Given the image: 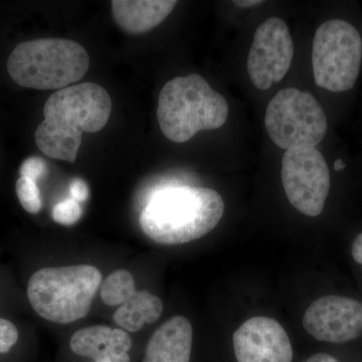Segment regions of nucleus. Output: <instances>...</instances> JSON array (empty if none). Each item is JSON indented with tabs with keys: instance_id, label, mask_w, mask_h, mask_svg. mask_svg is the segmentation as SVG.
I'll return each instance as SVG.
<instances>
[{
	"instance_id": "nucleus-1",
	"label": "nucleus",
	"mask_w": 362,
	"mask_h": 362,
	"mask_svg": "<svg viewBox=\"0 0 362 362\" xmlns=\"http://www.w3.org/2000/svg\"><path fill=\"white\" fill-rule=\"evenodd\" d=\"M110 95L95 83H82L52 94L45 104V120L35 131V143L45 156L76 161L84 132L103 129L110 119Z\"/></svg>"
},
{
	"instance_id": "nucleus-2",
	"label": "nucleus",
	"mask_w": 362,
	"mask_h": 362,
	"mask_svg": "<svg viewBox=\"0 0 362 362\" xmlns=\"http://www.w3.org/2000/svg\"><path fill=\"white\" fill-rule=\"evenodd\" d=\"M225 202L206 187H168L152 194L140 216L149 239L161 245H181L206 235L220 223Z\"/></svg>"
},
{
	"instance_id": "nucleus-3",
	"label": "nucleus",
	"mask_w": 362,
	"mask_h": 362,
	"mask_svg": "<svg viewBox=\"0 0 362 362\" xmlns=\"http://www.w3.org/2000/svg\"><path fill=\"white\" fill-rule=\"evenodd\" d=\"M228 116L225 98L197 74L173 78L159 93L157 119L170 141L187 142L199 131L218 129Z\"/></svg>"
},
{
	"instance_id": "nucleus-4",
	"label": "nucleus",
	"mask_w": 362,
	"mask_h": 362,
	"mask_svg": "<svg viewBox=\"0 0 362 362\" xmlns=\"http://www.w3.org/2000/svg\"><path fill=\"white\" fill-rule=\"evenodd\" d=\"M89 66L85 47L65 39L21 42L7 59V71L16 84L42 90L73 86L84 77Z\"/></svg>"
},
{
	"instance_id": "nucleus-5",
	"label": "nucleus",
	"mask_w": 362,
	"mask_h": 362,
	"mask_svg": "<svg viewBox=\"0 0 362 362\" xmlns=\"http://www.w3.org/2000/svg\"><path fill=\"white\" fill-rule=\"evenodd\" d=\"M101 284V272L94 266L40 269L28 281V297L42 318L69 324L87 316Z\"/></svg>"
},
{
	"instance_id": "nucleus-6",
	"label": "nucleus",
	"mask_w": 362,
	"mask_h": 362,
	"mask_svg": "<svg viewBox=\"0 0 362 362\" xmlns=\"http://www.w3.org/2000/svg\"><path fill=\"white\" fill-rule=\"evenodd\" d=\"M361 61V37L351 23L330 20L317 28L312 51L317 86L335 93L351 90Z\"/></svg>"
},
{
	"instance_id": "nucleus-7",
	"label": "nucleus",
	"mask_w": 362,
	"mask_h": 362,
	"mask_svg": "<svg viewBox=\"0 0 362 362\" xmlns=\"http://www.w3.org/2000/svg\"><path fill=\"white\" fill-rule=\"evenodd\" d=\"M265 126L272 141L280 148H311L325 137L327 117L310 93L287 88L267 107Z\"/></svg>"
},
{
	"instance_id": "nucleus-8",
	"label": "nucleus",
	"mask_w": 362,
	"mask_h": 362,
	"mask_svg": "<svg viewBox=\"0 0 362 362\" xmlns=\"http://www.w3.org/2000/svg\"><path fill=\"white\" fill-rule=\"evenodd\" d=\"M281 176L288 201L295 209L313 218L322 213L330 173L320 151L314 147L286 150Z\"/></svg>"
},
{
	"instance_id": "nucleus-9",
	"label": "nucleus",
	"mask_w": 362,
	"mask_h": 362,
	"mask_svg": "<svg viewBox=\"0 0 362 362\" xmlns=\"http://www.w3.org/2000/svg\"><path fill=\"white\" fill-rule=\"evenodd\" d=\"M294 57V42L284 21L271 18L258 26L249 57L247 73L259 90L270 89L283 80Z\"/></svg>"
},
{
	"instance_id": "nucleus-10",
	"label": "nucleus",
	"mask_w": 362,
	"mask_h": 362,
	"mask_svg": "<svg viewBox=\"0 0 362 362\" xmlns=\"http://www.w3.org/2000/svg\"><path fill=\"white\" fill-rule=\"evenodd\" d=\"M303 326L320 341H350L362 335V304L332 295L319 298L305 312Z\"/></svg>"
},
{
	"instance_id": "nucleus-11",
	"label": "nucleus",
	"mask_w": 362,
	"mask_h": 362,
	"mask_svg": "<svg viewBox=\"0 0 362 362\" xmlns=\"http://www.w3.org/2000/svg\"><path fill=\"white\" fill-rule=\"evenodd\" d=\"M233 350L238 362H292L289 337L277 320L254 317L233 333Z\"/></svg>"
},
{
	"instance_id": "nucleus-12",
	"label": "nucleus",
	"mask_w": 362,
	"mask_h": 362,
	"mask_svg": "<svg viewBox=\"0 0 362 362\" xmlns=\"http://www.w3.org/2000/svg\"><path fill=\"white\" fill-rule=\"evenodd\" d=\"M70 347L74 354L95 362H130L132 339L124 330L98 325L74 333Z\"/></svg>"
},
{
	"instance_id": "nucleus-13",
	"label": "nucleus",
	"mask_w": 362,
	"mask_h": 362,
	"mask_svg": "<svg viewBox=\"0 0 362 362\" xmlns=\"http://www.w3.org/2000/svg\"><path fill=\"white\" fill-rule=\"evenodd\" d=\"M192 324L183 316H175L162 324L147 344L143 362H190Z\"/></svg>"
},
{
	"instance_id": "nucleus-14",
	"label": "nucleus",
	"mask_w": 362,
	"mask_h": 362,
	"mask_svg": "<svg viewBox=\"0 0 362 362\" xmlns=\"http://www.w3.org/2000/svg\"><path fill=\"white\" fill-rule=\"evenodd\" d=\"M112 14L117 25L130 35L147 33L160 25L175 9V0H113Z\"/></svg>"
},
{
	"instance_id": "nucleus-15",
	"label": "nucleus",
	"mask_w": 362,
	"mask_h": 362,
	"mask_svg": "<svg viewBox=\"0 0 362 362\" xmlns=\"http://www.w3.org/2000/svg\"><path fill=\"white\" fill-rule=\"evenodd\" d=\"M163 311L161 300L151 293L136 291L132 297L121 305L114 313L116 324L130 332H137L145 324L156 322Z\"/></svg>"
},
{
	"instance_id": "nucleus-16",
	"label": "nucleus",
	"mask_w": 362,
	"mask_h": 362,
	"mask_svg": "<svg viewBox=\"0 0 362 362\" xmlns=\"http://www.w3.org/2000/svg\"><path fill=\"white\" fill-rule=\"evenodd\" d=\"M136 292L134 279L129 272L118 270L108 276L101 286V299L108 306H119Z\"/></svg>"
},
{
	"instance_id": "nucleus-17",
	"label": "nucleus",
	"mask_w": 362,
	"mask_h": 362,
	"mask_svg": "<svg viewBox=\"0 0 362 362\" xmlns=\"http://www.w3.org/2000/svg\"><path fill=\"white\" fill-rule=\"evenodd\" d=\"M16 190L21 206L28 213H40L42 206V197L35 181L21 176L16 181Z\"/></svg>"
},
{
	"instance_id": "nucleus-18",
	"label": "nucleus",
	"mask_w": 362,
	"mask_h": 362,
	"mask_svg": "<svg viewBox=\"0 0 362 362\" xmlns=\"http://www.w3.org/2000/svg\"><path fill=\"white\" fill-rule=\"evenodd\" d=\"M83 209L75 199L59 202L52 209V218L62 226H73L82 218Z\"/></svg>"
},
{
	"instance_id": "nucleus-19",
	"label": "nucleus",
	"mask_w": 362,
	"mask_h": 362,
	"mask_svg": "<svg viewBox=\"0 0 362 362\" xmlns=\"http://www.w3.org/2000/svg\"><path fill=\"white\" fill-rule=\"evenodd\" d=\"M18 339L16 325L6 319L0 318V354H6L13 349Z\"/></svg>"
},
{
	"instance_id": "nucleus-20",
	"label": "nucleus",
	"mask_w": 362,
	"mask_h": 362,
	"mask_svg": "<svg viewBox=\"0 0 362 362\" xmlns=\"http://www.w3.org/2000/svg\"><path fill=\"white\" fill-rule=\"evenodd\" d=\"M47 166L44 159L40 157H30L25 159L21 166V176L30 178L37 182L40 178L47 175Z\"/></svg>"
},
{
	"instance_id": "nucleus-21",
	"label": "nucleus",
	"mask_w": 362,
	"mask_h": 362,
	"mask_svg": "<svg viewBox=\"0 0 362 362\" xmlns=\"http://www.w3.org/2000/svg\"><path fill=\"white\" fill-rule=\"evenodd\" d=\"M71 199L76 202H86L89 197V187L84 180L76 178L71 183Z\"/></svg>"
},
{
	"instance_id": "nucleus-22",
	"label": "nucleus",
	"mask_w": 362,
	"mask_h": 362,
	"mask_svg": "<svg viewBox=\"0 0 362 362\" xmlns=\"http://www.w3.org/2000/svg\"><path fill=\"white\" fill-rule=\"evenodd\" d=\"M352 257L357 263L362 265V233L357 235L354 240V246H352Z\"/></svg>"
},
{
	"instance_id": "nucleus-23",
	"label": "nucleus",
	"mask_w": 362,
	"mask_h": 362,
	"mask_svg": "<svg viewBox=\"0 0 362 362\" xmlns=\"http://www.w3.org/2000/svg\"><path fill=\"white\" fill-rule=\"evenodd\" d=\"M305 362H338L334 357L327 354H317L309 357Z\"/></svg>"
},
{
	"instance_id": "nucleus-24",
	"label": "nucleus",
	"mask_w": 362,
	"mask_h": 362,
	"mask_svg": "<svg viewBox=\"0 0 362 362\" xmlns=\"http://www.w3.org/2000/svg\"><path fill=\"white\" fill-rule=\"evenodd\" d=\"M235 6L242 7V8H247V7H252L259 6V4H264V1H259V0H235L233 2Z\"/></svg>"
},
{
	"instance_id": "nucleus-25",
	"label": "nucleus",
	"mask_w": 362,
	"mask_h": 362,
	"mask_svg": "<svg viewBox=\"0 0 362 362\" xmlns=\"http://www.w3.org/2000/svg\"><path fill=\"white\" fill-rule=\"evenodd\" d=\"M345 168V163L343 162L342 159H337L334 163V169L337 171L342 170V169Z\"/></svg>"
}]
</instances>
